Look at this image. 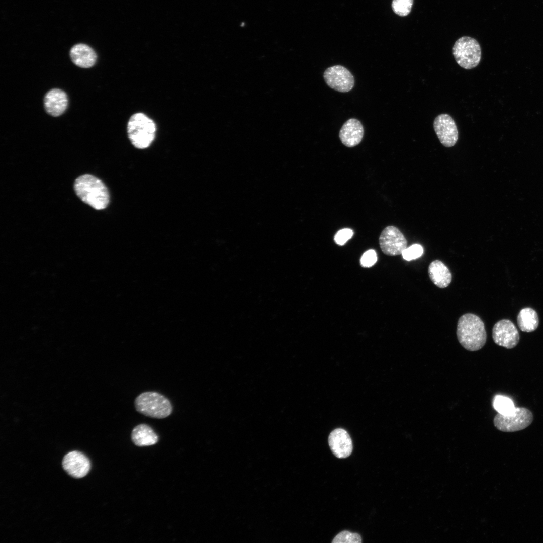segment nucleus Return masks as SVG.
I'll return each instance as SVG.
<instances>
[{"instance_id":"0eeeda50","label":"nucleus","mask_w":543,"mask_h":543,"mask_svg":"<svg viewBox=\"0 0 543 543\" xmlns=\"http://www.w3.org/2000/svg\"><path fill=\"white\" fill-rule=\"evenodd\" d=\"M379 244L383 252L389 256L402 254L407 248V241L404 235L394 226L384 228L379 237Z\"/></svg>"},{"instance_id":"6e6552de","label":"nucleus","mask_w":543,"mask_h":543,"mask_svg":"<svg viewBox=\"0 0 543 543\" xmlns=\"http://www.w3.org/2000/svg\"><path fill=\"white\" fill-rule=\"evenodd\" d=\"M323 77L331 88L341 93L351 90L354 85V76L346 67L336 65L327 68Z\"/></svg>"},{"instance_id":"dca6fc26","label":"nucleus","mask_w":543,"mask_h":543,"mask_svg":"<svg viewBox=\"0 0 543 543\" xmlns=\"http://www.w3.org/2000/svg\"><path fill=\"white\" fill-rule=\"evenodd\" d=\"M131 438L133 443L138 446H147L156 444L159 437L149 425L141 423L135 426L131 432Z\"/></svg>"},{"instance_id":"20e7f679","label":"nucleus","mask_w":543,"mask_h":543,"mask_svg":"<svg viewBox=\"0 0 543 543\" xmlns=\"http://www.w3.org/2000/svg\"><path fill=\"white\" fill-rule=\"evenodd\" d=\"M127 131L132 144L139 149L148 147L155 136L156 126L152 120L146 115L138 113L130 118Z\"/></svg>"},{"instance_id":"1a4fd4ad","label":"nucleus","mask_w":543,"mask_h":543,"mask_svg":"<svg viewBox=\"0 0 543 543\" xmlns=\"http://www.w3.org/2000/svg\"><path fill=\"white\" fill-rule=\"evenodd\" d=\"M492 338L497 345L507 349L515 347L519 343V334L514 323L504 319L497 322L492 328Z\"/></svg>"},{"instance_id":"a211bd4d","label":"nucleus","mask_w":543,"mask_h":543,"mask_svg":"<svg viewBox=\"0 0 543 543\" xmlns=\"http://www.w3.org/2000/svg\"><path fill=\"white\" fill-rule=\"evenodd\" d=\"M517 321L520 329L525 332L535 331L539 324L537 312L530 307L524 308L520 310L517 316Z\"/></svg>"},{"instance_id":"f257e3e1","label":"nucleus","mask_w":543,"mask_h":543,"mask_svg":"<svg viewBox=\"0 0 543 543\" xmlns=\"http://www.w3.org/2000/svg\"><path fill=\"white\" fill-rule=\"evenodd\" d=\"M456 333L460 344L470 351L481 349L487 340L483 321L473 313L464 314L459 318Z\"/></svg>"},{"instance_id":"b1692460","label":"nucleus","mask_w":543,"mask_h":543,"mask_svg":"<svg viewBox=\"0 0 543 543\" xmlns=\"http://www.w3.org/2000/svg\"><path fill=\"white\" fill-rule=\"evenodd\" d=\"M377 260L376 252L374 250H369L361 256L360 264L364 267H370L375 264Z\"/></svg>"},{"instance_id":"4be33fe9","label":"nucleus","mask_w":543,"mask_h":543,"mask_svg":"<svg viewBox=\"0 0 543 543\" xmlns=\"http://www.w3.org/2000/svg\"><path fill=\"white\" fill-rule=\"evenodd\" d=\"M423 248L418 244H413L405 249L402 253L403 258L407 261L416 259L422 255Z\"/></svg>"},{"instance_id":"2eb2a0df","label":"nucleus","mask_w":543,"mask_h":543,"mask_svg":"<svg viewBox=\"0 0 543 543\" xmlns=\"http://www.w3.org/2000/svg\"><path fill=\"white\" fill-rule=\"evenodd\" d=\"M70 57L76 66L83 68L93 67L96 63L97 54L90 46L84 44L74 45L70 50Z\"/></svg>"},{"instance_id":"9b49d317","label":"nucleus","mask_w":543,"mask_h":543,"mask_svg":"<svg viewBox=\"0 0 543 543\" xmlns=\"http://www.w3.org/2000/svg\"><path fill=\"white\" fill-rule=\"evenodd\" d=\"M62 465L68 474L77 478L84 477L90 468L88 459L83 454L76 451L66 454L63 459Z\"/></svg>"},{"instance_id":"6ab92c4d","label":"nucleus","mask_w":543,"mask_h":543,"mask_svg":"<svg viewBox=\"0 0 543 543\" xmlns=\"http://www.w3.org/2000/svg\"><path fill=\"white\" fill-rule=\"evenodd\" d=\"M493 406L498 413L504 415H509L513 414L516 408L510 398L499 395H496L494 397Z\"/></svg>"},{"instance_id":"5701e85b","label":"nucleus","mask_w":543,"mask_h":543,"mask_svg":"<svg viewBox=\"0 0 543 543\" xmlns=\"http://www.w3.org/2000/svg\"><path fill=\"white\" fill-rule=\"evenodd\" d=\"M353 232L349 228H344L339 230L334 236V240L339 245H344L353 236Z\"/></svg>"},{"instance_id":"ddd939ff","label":"nucleus","mask_w":543,"mask_h":543,"mask_svg":"<svg viewBox=\"0 0 543 543\" xmlns=\"http://www.w3.org/2000/svg\"><path fill=\"white\" fill-rule=\"evenodd\" d=\"M364 133V127L360 121L355 118H350L342 126L339 137L343 144L348 147H353L360 143Z\"/></svg>"},{"instance_id":"4468645a","label":"nucleus","mask_w":543,"mask_h":543,"mask_svg":"<svg viewBox=\"0 0 543 543\" xmlns=\"http://www.w3.org/2000/svg\"><path fill=\"white\" fill-rule=\"evenodd\" d=\"M68 104V96L62 89H50L44 96V106L45 111L52 116L58 117L63 114L66 110Z\"/></svg>"},{"instance_id":"7ed1b4c3","label":"nucleus","mask_w":543,"mask_h":543,"mask_svg":"<svg viewBox=\"0 0 543 543\" xmlns=\"http://www.w3.org/2000/svg\"><path fill=\"white\" fill-rule=\"evenodd\" d=\"M137 412L152 418L164 419L173 412L170 400L163 394L155 391H146L138 395L134 400Z\"/></svg>"},{"instance_id":"aec40b11","label":"nucleus","mask_w":543,"mask_h":543,"mask_svg":"<svg viewBox=\"0 0 543 543\" xmlns=\"http://www.w3.org/2000/svg\"><path fill=\"white\" fill-rule=\"evenodd\" d=\"M413 2L414 0H393L392 8L398 15L406 16L410 13Z\"/></svg>"},{"instance_id":"412c9836","label":"nucleus","mask_w":543,"mask_h":543,"mask_svg":"<svg viewBox=\"0 0 543 543\" xmlns=\"http://www.w3.org/2000/svg\"><path fill=\"white\" fill-rule=\"evenodd\" d=\"M361 537L357 533H352L347 530L339 532L333 538L332 543H360Z\"/></svg>"},{"instance_id":"9d476101","label":"nucleus","mask_w":543,"mask_h":543,"mask_svg":"<svg viewBox=\"0 0 543 543\" xmlns=\"http://www.w3.org/2000/svg\"><path fill=\"white\" fill-rule=\"evenodd\" d=\"M435 133L440 143L446 147L454 146L457 143L459 133L454 119L447 114L438 115L433 122Z\"/></svg>"},{"instance_id":"423d86ee","label":"nucleus","mask_w":543,"mask_h":543,"mask_svg":"<svg viewBox=\"0 0 543 543\" xmlns=\"http://www.w3.org/2000/svg\"><path fill=\"white\" fill-rule=\"evenodd\" d=\"M532 412L524 407H516L515 412L509 415L498 413L493 420L495 427L503 432H512L527 428L532 422Z\"/></svg>"},{"instance_id":"f3484780","label":"nucleus","mask_w":543,"mask_h":543,"mask_svg":"<svg viewBox=\"0 0 543 543\" xmlns=\"http://www.w3.org/2000/svg\"><path fill=\"white\" fill-rule=\"evenodd\" d=\"M428 273L432 283L440 288L448 287L452 280L451 273L446 265L439 260H435L430 263Z\"/></svg>"},{"instance_id":"f03ea898","label":"nucleus","mask_w":543,"mask_h":543,"mask_svg":"<svg viewBox=\"0 0 543 543\" xmlns=\"http://www.w3.org/2000/svg\"><path fill=\"white\" fill-rule=\"evenodd\" d=\"M76 195L84 203L96 210L106 208L110 201L107 188L100 179L90 174L77 178L74 184Z\"/></svg>"},{"instance_id":"39448f33","label":"nucleus","mask_w":543,"mask_h":543,"mask_svg":"<svg viewBox=\"0 0 543 543\" xmlns=\"http://www.w3.org/2000/svg\"><path fill=\"white\" fill-rule=\"evenodd\" d=\"M452 53L458 64L465 69L476 67L481 59L479 43L473 38L463 36L455 43Z\"/></svg>"},{"instance_id":"f8f14e48","label":"nucleus","mask_w":543,"mask_h":543,"mask_svg":"<svg viewBox=\"0 0 543 543\" xmlns=\"http://www.w3.org/2000/svg\"><path fill=\"white\" fill-rule=\"evenodd\" d=\"M328 443L333 454L338 458H347L352 452V440L348 432L343 429L333 430L329 435Z\"/></svg>"}]
</instances>
